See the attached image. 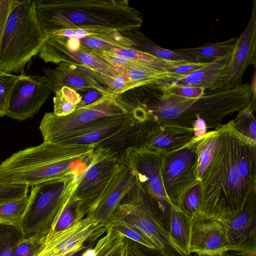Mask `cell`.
Instances as JSON below:
<instances>
[{
  "label": "cell",
  "instance_id": "ffe728a7",
  "mask_svg": "<svg viewBox=\"0 0 256 256\" xmlns=\"http://www.w3.org/2000/svg\"><path fill=\"white\" fill-rule=\"evenodd\" d=\"M232 54L233 52L188 75L158 80L152 84L194 86L202 88L205 90L222 88L228 84L229 64Z\"/></svg>",
  "mask_w": 256,
  "mask_h": 256
},
{
  "label": "cell",
  "instance_id": "7dc6e473",
  "mask_svg": "<svg viewBox=\"0 0 256 256\" xmlns=\"http://www.w3.org/2000/svg\"></svg>",
  "mask_w": 256,
  "mask_h": 256
},
{
  "label": "cell",
  "instance_id": "4dcf8cb0",
  "mask_svg": "<svg viewBox=\"0 0 256 256\" xmlns=\"http://www.w3.org/2000/svg\"><path fill=\"white\" fill-rule=\"evenodd\" d=\"M256 108V95L252 96L249 106L238 112L232 120L234 128L240 134L256 142V122L254 114Z\"/></svg>",
  "mask_w": 256,
  "mask_h": 256
},
{
  "label": "cell",
  "instance_id": "d6a6232c",
  "mask_svg": "<svg viewBox=\"0 0 256 256\" xmlns=\"http://www.w3.org/2000/svg\"><path fill=\"white\" fill-rule=\"evenodd\" d=\"M72 195L62 208L52 224L50 231L56 232L66 229L77 220L76 202Z\"/></svg>",
  "mask_w": 256,
  "mask_h": 256
},
{
  "label": "cell",
  "instance_id": "d6986e66",
  "mask_svg": "<svg viewBox=\"0 0 256 256\" xmlns=\"http://www.w3.org/2000/svg\"><path fill=\"white\" fill-rule=\"evenodd\" d=\"M44 72L48 87L52 93L66 86L78 92L96 90L110 94L96 74L82 66L62 62L58 64L54 68H44Z\"/></svg>",
  "mask_w": 256,
  "mask_h": 256
},
{
  "label": "cell",
  "instance_id": "f1b7e54d",
  "mask_svg": "<svg viewBox=\"0 0 256 256\" xmlns=\"http://www.w3.org/2000/svg\"><path fill=\"white\" fill-rule=\"evenodd\" d=\"M218 134L216 129L208 131L198 138L197 176L198 180L212 158L217 146Z\"/></svg>",
  "mask_w": 256,
  "mask_h": 256
},
{
  "label": "cell",
  "instance_id": "9a60e30c",
  "mask_svg": "<svg viewBox=\"0 0 256 256\" xmlns=\"http://www.w3.org/2000/svg\"><path fill=\"white\" fill-rule=\"evenodd\" d=\"M50 93L45 76L22 74L12 90L6 116L18 121L32 118Z\"/></svg>",
  "mask_w": 256,
  "mask_h": 256
},
{
  "label": "cell",
  "instance_id": "52a82bcc",
  "mask_svg": "<svg viewBox=\"0 0 256 256\" xmlns=\"http://www.w3.org/2000/svg\"><path fill=\"white\" fill-rule=\"evenodd\" d=\"M113 214L138 228L164 256H192L184 254L172 242L153 200L137 177L136 184L122 200Z\"/></svg>",
  "mask_w": 256,
  "mask_h": 256
},
{
  "label": "cell",
  "instance_id": "484cf974",
  "mask_svg": "<svg viewBox=\"0 0 256 256\" xmlns=\"http://www.w3.org/2000/svg\"><path fill=\"white\" fill-rule=\"evenodd\" d=\"M126 36L136 44L135 46L139 48L138 50L158 58L171 61L197 62L193 56L185 53L158 46L140 30L128 34Z\"/></svg>",
  "mask_w": 256,
  "mask_h": 256
},
{
  "label": "cell",
  "instance_id": "d590c367",
  "mask_svg": "<svg viewBox=\"0 0 256 256\" xmlns=\"http://www.w3.org/2000/svg\"><path fill=\"white\" fill-rule=\"evenodd\" d=\"M15 228L0 224V256H14V248L23 236Z\"/></svg>",
  "mask_w": 256,
  "mask_h": 256
},
{
  "label": "cell",
  "instance_id": "83f0119b",
  "mask_svg": "<svg viewBox=\"0 0 256 256\" xmlns=\"http://www.w3.org/2000/svg\"><path fill=\"white\" fill-rule=\"evenodd\" d=\"M125 241V238L108 223L106 232L81 256H110Z\"/></svg>",
  "mask_w": 256,
  "mask_h": 256
},
{
  "label": "cell",
  "instance_id": "ab89813d",
  "mask_svg": "<svg viewBox=\"0 0 256 256\" xmlns=\"http://www.w3.org/2000/svg\"><path fill=\"white\" fill-rule=\"evenodd\" d=\"M15 0H0V44Z\"/></svg>",
  "mask_w": 256,
  "mask_h": 256
},
{
  "label": "cell",
  "instance_id": "9c48e42d",
  "mask_svg": "<svg viewBox=\"0 0 256 256\" xmlns=\"http://www.w3.org/2000/svg\"><path fill=\"white\" fill-rule=\"evenodd\" d=\"M198 138L176 150L164 154L160 176L164 193L171 206L179 210L186 192L198 181Z\"/></svg>",
  "mask_w": 256,
  "mask_h": 256
},
{
  "label": "cell",
  "instance_id": "8d00e7d4",
  "mask_svg": "<svg viewBox=\"0 0 256 256\" xmlns=\"http://www.w3.org/2000/svg\"><path fill=\"white\" fill-rule=\"evenodd\" d=\"M44 236H22L15 245L14 256H34L42 245Z\"/></svg>",
  "mask_w": 256,
  "mask_h": 256
},
{
  "label": "cell",
  "instance_id": "d4e9b609",
  "mask_svg": "<svg viewBox=\"0 0 256 256\" xmlns=\"http://www.w3.org/2000/svg\"><path fill=\"white\" fill-rule=\"evenodd\" d=\"M190 220L182 212L172 206L168 232L172 242L182 252L192 256L190 252Z\"/></svg>",
  "mask_w": 256,
  "mask_h": 256
},
{
  "label": "cell",
  "instance_id": "f35d334b",
  "mask_svg": "<svg viewBox=\"0 0 256 256\" xmlns=\"http://www.w3.org/2000/svg\"><path fill=\"white\" fill-rule=\"evenodd\" d=\"M28 191L26 185L0 184V203L22 198L28 195Z\"/></svg>",
  "mask_w": 256,
  "mask_h": 256
},
{
  "label": "cell",
  "instance_id": "74e56055",
  "mask_svg": "<svg viewBox=\"0 0 256 256\" xmlns=\"http://www.w3.org/2000/svg\"><path fill=\"white\" fill-rule=\"evenodd\" d=\"M158 86L162 94L184 98H198L201 96L205 91L202 88L194 86L166 85Z\"/></svg>",
  "mask_w": 256,
  "mask_h": 256
},
{
  "label": "cell",
  "instance_id": "6da1fadb",
  "mask_svg": "<svg viewBox=\"0 0 256 256\" xmlns=\"http://www.w3.org/2000/svg\"><path fill=\"white\" fill-rule=\"evenodd\" d=\"M216 129L214 154L199 180L198 213L222 222L256 196V142L237 132L232 120Z\"/></svg>",
  "mask_w": 256,
  "mask_h": 256
},
{
  "label": "cell",
  "instance_id": "ba28073f",
  "mask_svg": "<svg viewBox=\"0 0 256 256\" xmlns=\"http://www.w3.org/2000/svg\"><path fill=\"white\" fill-rule=\"evenodd\" d=\"M122 165L120 152L98 146L94 148L74 194L78 220L96 208Z\"/></svg>",
  "mask_w": 256,
  "mask_h": 256
},
{
  "label": "cell",
  "instance_id": "8fae6325",
  "mask_svg": "<svg viewBox=\"0 0 256 256\" xmlns=\"http://www.w3.org/2000/svg\"><path fill=\"white\" fill-rule=\"evenodd\" d=\"M194 138L192 128L162 124L147 118L136 122L131 128L123 150L134 148L164 154L182 148Z\"/></svg>",
  "mask_w": 256,
  "mask_h": 256
},
{
  "label": "cell",
  "instance_id": "5b68a950",
  "mask_svg": "<svg viewBox=\"0 0 256 256\" xmlns=\"http://www.w3.org/2000/svg\"><path fill=\"white\" fill-rule=\"evenodd\" d=\"M46 39L36 16L34 0H15L0 44V70L22 72Z\"/></svg>",
  "mask_w": 256,
  "mask_h": 256
},
{
  "label": "cell",
  "instance_id": "f546056e",
  "mask_svg": "<svg viewBox=\"0 0 256 256\" xmlns=\"http://www.w3.org/2000/svg\"><path fill=\"white\" fill-rule=\"evenodd\" d=\"M81 100L78 91L64 86L55 92L52 112L58 116H68L76 109Z\"/></svg>",
  "mask_w": 256,
  "mask_h": 256
},
{
  "label": "cell",
  "instance_id": "277c9868",
  "mask_svg": "<svg viewBox=\"0 0 256 256\" xmlns=\"http://www.w3.org/2000/svg\"><path fill=\"white\" fill-rule=\"evenodd\" d=\"M95 148L44 142L20 150L0 164V184L29 187L82 174Z\"/></svg>",
  "mask_w": 256,
  "mask_h": 256
},
{
  "label": "cell",
  "instance_id": "bcb514c9",
  "mask_svg": "<svg viewBox=\"0 0 256 256\" xmlns=\"http://www.w3.org/2000/svg\"><path fill=\"white\" fill-rule=\"evenodd\" d=\"M217 256H240L238 254L232 252H228Z\"/></svg>",
  "mask_w": 256,
  "mask_h": 256
},
{
  "label": "cell",
  "instance_id": "836d02e7",
  "mask_svg": "<svg viewBox=\"0 0 256 256\" xmlns=\"http://www.w3.org/2000/svg\"><path fill=\"white\" fill-rule=\"evenodd\" d=\"M22 76V74L16 76L0 70V117L6 115L12 90Z\"/></svg>",
  "mask_w": 256,
  "mask_h": 256
},
{
  "label": "cell",
  "instance_id": "e0dca14e",
  "mask_svg": "<svg viewBox=\"0 0 256 256\" xmlns=\"http://www.w3.org/2000/svg\"><path fill=\"white\" fill-rule=\"evenodd\" d=\"M190 253L198 256H217L230 252L223 223L198 213L190 220Z\"/></svg>",
  "mask_w": 256,
  "mask_h": 256
},
{
  "label": "cell",
  "instance_id": "5bb4252c",
  "mask_svg": "<svg viewBox=\"0 0 256 256\" xmlns=\"http://www.w3.org/2000/svg\"><path fill=\"white\" fill-rule=\"evenodd\" d=\"M38 56L45 62L58 64L64 62L88 69L102 81L105 77L113 78L120 73L102 58L80 46L76 50L68 48L58 36L46 39Z\"/></svg>",
  "mask_w": 256,
  "mask_h": 256
},
{
  "label": "cell",
  "instance_id": "30bf717a",
  "mask_svg": "<svg viewBox=\"0 0 256 256\" xmlns=\"http://www.w3.org/2000/svg\"><path fill=\"white\" fill-rule=\"evenodd\" d=\"M122 163L136 176L153 200L164 230L170 228L172 206L164 193L160 176L163 154L127 148L120 152Z\"/></svg>",
  "mask_w": 256,
  "mask_h": 256
},
{
  "label": "cell",
  "instance_id": "ee69618b",
  "mask_svg": "<svg viewBox=\"0 0 256 256\" xmlns=\"http://www.w3.org/2000/svg\"><path fill=\"white\" fill-rule=\"evenodd\" d=\"M127 247L126 240L119 246L110 256H125Z\"/></svg>",
  "mask_w": 256,
  "mask_h": 256
},
{
  "label": "cell",
  "instance_id": "f6af8a7d",
  "mask_svg": "<svg viewBox=\"0 0 256 256\" xmlns=\"http://www.w3.org/2000/svg\"><path fill=\"white\" fill-rule=\"evenodd\" d=\"M126 242H127V247H126L125 256H134V255L132 252V250L129 246L128 243L127 241H126Z\"/></svg>",
  "mask_w": 256,
  "mask_h": 256
},
{
  "label": "cell",
  "instance_id": "ac0fdd59",
  "mask_svg": "<svg viewBox=\"0 0 256 256\" xmlns=\"http://www.w3.org/2000/svg\"><path fill=\"white\" fill-rule=\"evenodd\" d=\"M231 251L240 256H256V196L252 197L240 212L222 222Z\"/></svg>",
  "mask_w": 256,
  "mask_h": 256
},
{
  "label": "cell",
  "instance_id": "8992f818",
  "mask_svg": "<svg viewBox=\"0 0 256 256\" xmlns=\"http://www.w3.org/2000/svg\"><path fill=\"white\" fill-rule=\"evenodd\" d=\"M32 186L23 222V236H45L84 174Z\"/></svg>",
  "mask_w": 256,
  "mask_h": 256
},
{
  "label": "cell",
  "instance_id": "4316f807",
  "mask_svg": "<svg viewBox=\"0 0 256 256\" xmlns=\"http://www.w3.org/2000/svg\"><path fill=\"white\" fill-rule=\"evenodd\" d=\"M29 196L0 203V224L15 228L23 236V222Z\"/></svg>",
  "mask_w": 256,
  "mask_h": 256
},
{
  "label": "cell",
  "instance_id": "cb8c5ba5",
  "mask_svg": "<svg viewBox=\"0 0 256 256\" xmlns=\"http://www.w3.org/2000/svg\"><path fill=\"white\" fill-rule=\"evenodd\" d=\"M238 36L218 42L208 43L196 48H178L175 50L193 56L197 62L210 63L234 51Z\"/></svg>",
  "mask_w": 256,
  "mask_h": 256
},
{
  "label": "cell",
  "instance_id": "7a4b0ae2",
  "mask_svg": "<svg viewBox=\"0 0 256 256\" xmlns=\"http://www.w3.org/2000/svg\"><path fill=\"white\" fill-rule=\"evenodd\" d=\"M36 16L47 38L64 30L95 33L118 32L122 35L140 30L142 16L128 0H34Z\"/></svg>",
  "mask_w": 256,
  "mask_h": 256
},
{
  "label": "cell",
  "instance_id": "7c38bea8",
  "mask_svg": "<svg viewBox=\"0 0 256 256\" xmlns=\"http://www.w3.org/2000/svg\"><path fill=\"white\" fill-rule=\"evenodd\" d=\"M128 112L118 102L116 95L106 96L91 104L76 108L62 116L52 112L44 115L39 128L44 142H54L70 132L98 118Z\"/></svg>",
  "mask_w": 256,
  "mask_h": 256
},
{
  "label": "cell",
  "instance_id": "603a6c76",
  "mask_svg": "<svg viewBox=\"0 0 256 256\" xmlns=\"http://www.w3.org/2000/svg\"><path fill=\"white\" fill-rule=\"evenodd\" d=\"M135 174L124 165L120 168L96 208L86 216L108 224L122 200L136 184Z\"/></svg>",
  "mask_w": 256,
  "mask_h": 256
},
{
  "label": "cell",
  "instance_id": "44dd1931",
  "mask_svg": "<svg viewBox=\"0 0 256 256\" xmlns=\"http://www.w3.org/2000/svg\"><path fill=\"white\" fill-rule=\"evenodd\" d=\"M256 46V1L253 2L251 16L245 29L238 36L229 64L228 80L226 86L242 84V76L250 64L255 66Z\"/></svg>",
  "mask_w": 256,
  "mask_h": 256
},
{
  "label": "cell",
  "instance_id": "7402d4cb",
  "mask_svg": "<svg viewBox=\"0 0 256 256\" xmlns=\"http://www.w3.org/2000/svg\"><path fill=\"white\" fill-rule=\"evenodd\" d=\"M101 56L118 68L135 66L158 72H170L178 66L187 62L162 59L135 47L104 50L102 52Z\"/></svg>",
  "mask_w": 256,
  "mask_h": 256
},
{
  "label": "cell",
  "instance_id": "b9f144b4",
  "mask_svg": "<svg viewBox=\"0 0 256 256\" xmlns=\"http://www.w3.org/2000/svg\"><path fill=\"white\" fill-rule=\"evenodd\" d=\"M112 95L109 94H105L96 90H90L84 97L82 96L80 103L76 108L84 107L96 102L106 96Z\"/></svg>",
  "mask_w": 256,
  "mask_h": 256
},
{
  "label": "cell",
  "instance_id": "60d3db41",
  "mask_svg": "<svg viewBox=\"0 0 256 256\" xmlns=\"http://www.w3.org/2000/svg\"><path fill=\"white\" fill-rule=\"evenodd\" d=\"M207 64L200 62H186L171 71V72L176 76L175 78H179L206 66Z\"/></svg>",
  "mask_w": 256,
  "mask_h": 256
},
{
  "label": "cell",
  "instance_id": "2e32d148",
  "mask_svg": "<svg viewBox=\"0 0 256 256\" xmlns=\"http://www.w3.org/2000/svg\"><path fill=\"white\" fill-rule=\"evenodd\" d=\"M138 121L132 112H125L98 118L70 132L54 142L66 144H94L128 129Z\"/></svg>",
  "mask_w": 256,
  "mask_h": 256
},
{
  "label": "cell",
  "instance_id": "7bdbcfd3",
  "mask_svg": "<svg viewBox=\"0 0 256 256\" xmlns=\"http://www.w3.org/2000/svg\"><path fill=\"white\" fill-rule=\"evenodd\" d=\"M128 243L134 256H164L158 250L148 248L136 242Z\"/></svg>",
  "mask_w": 256,
  "mask_h": 256
},
{
  "label": "cell",
  "instance_id": "1f68e13d",
  "mask_svg": "<svg viewBox=\"0 0 256 256\" xmlns=\"http://www.w3.org/2000/svg\"><path fill=\"white\" fill-rule=\"evenodd\" d=\"M124 238L150 249L156 248L152 242L138 228L120 217L112 214L108 221Z\"/></svg>",
  "mask_w": 256,
  "mask_h": 256
},
{
  "label": "cell",
  "instance_id": "e575fe53",
  "mask_svg": "<svg viewBox=\"0 0 256 256\" xmlns=\"http://www.w3.org/2000/svg\"><path fill=\"white\" fill-rule=\"evenodd\" d=\"M200 200V186L198 181L184 196L180 206L179 211L191 220L194 215L198 213Z\"/></svg>",
  "mask_w": 256,
  "mask_h": 256
},
{
  "label": "cell",
  "instance_id": "3957f363",
  "mask_svg": "<svg viewBox=\"0 0 256 256\" xmlns=\"http://www.w3.org/2000/svg\"><path fill=\"white\" fill-rule=\"evenodd\" d=\"M254 95L255 86L246 82L208 90L195 98L161 94L140 106L145 110L147 118L160 123L192 128L193 122L200 118L208 129L216 130L225 117L248 107Z\"/></svg>",
  "mask_w": 256,
  "mask_h": 256
},
{
  "label": "cell",
  "instance_id": "4fadbf2b",
  "mask_svg": "<svg viewBox=\"0 0 256 256\" xmlns=\"http://www.w3.org/2000/svg\"><path fill=\"white\" fill-rule=\"evenodd\" d=\"M108 226V223H100L85 216L63 230L49 231L34 256H65L95 244L106 232Z\"/></svg>",
  "mask_w": 256,
  "mask_h": 256
}]
</instances>
